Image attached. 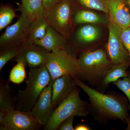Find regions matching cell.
<instances>
[{
	"label": "cell",
	"mask_w": 130,
	"mask_h": 130,
	"mask_svg": "<svg viewBox=\"0 0 130 130\" xmlns=\"http://www.w3.org/2000/svg\"><path fill=\"white\" fill-rule=\"evenodd\" d=\"M73 78L77 86L88 96L90 115L94 121L100 124H106L109 121L117 119L128 123L130 116L127 97L113 91L107 94L101 93L77 77Z\"/></svg>",
	"instance_id": "1"
},
{
	"label": "cell",
	"mask_w": 130,
	"mask_h": 130,
	"mask_svg": "<svg viewBox=\"0 0 130 130\" xmlns=\"http://www.w3.org/2000/svg\"><path fill=\"white\" fill-rule=\"evenodd\" d=\"M127 124V128H126V129H125V130H130V118Z\"/></svg>",
	"instance_id": "29"
},
{
	"label": "cell",
	"mask_w": 130,
	"mask_h": 130,
	"mask_svg": "<svg viewBox=\"0 0 130 130\" xmlns=\"http://www.w3.org/2000/svg\"><path fill=\"white\" fill-rule=\"evenodd\" d=\"M44 65L51 79L54 80L64 76L77 77L80 72V65L77 58L71 55L65 50L48 52Z\"/></svg>",
	"instance_id": "5"
},
{
	"label": "cell",
	"mask_w": 130,
	"mask_h": 130,
	"mask_svg": "<svg viewBox=\"0 0 130 130\" xmlns=\"http://www.w3.org/2000/svg\"><path fill=\"white\" fill-rule=\"evenodd\" d=\"M77 86L73 92L54 110L44 130H57L61 123L72 116L86 117L90 115L89 103L81 99L80 89Z\"/></svg>",
	"instance_id": "4"
},
{
	"label": "cell",
	"mask_w": 130,
	"mask_h": 130,
	"mask_svg": "<svg viewBox=\"0 0 130 130\" xmlns=\"http://www.w3.org/2000/svg\"><path fill=\"white\" fill-rule=\"evenodd\" d=\"M29 20L21 14L15 23L8 26L0 37V51L24 45L28 30L31 24Z\"/></svg>",
	"instance_id": "9"
},
{
	"label": "cell",
	"mask_w": 130,
	"mask_h": 130,
	"mask_svg": "<svg viewBox=\"0 0 130 130\" xmlns=\"http://www.w3.org/2000/svg\"><path fill=\"white\" fill-rule=\"evenodd\" d=\"M125 0H106L109 19L123 30L130 26V12Z\"/></svg>",
	"instance_id": "12"
},
{
	"label": "cell",
	"mask_w": 130,
	"mask_h": 130,
	"mask_svg": "<svg viewBox=\"0 0 130 130\" xmlns=\"http://www.w3.org/2000/svg\"><path fill=\"white\" fill-rule=\"evenodd\" d=\"M51 78L47 69L43 65L36 68H30L26 81L24 90L19 89L15 109L24 111H31Z\"/></svg>",
	"instance_id": "3"
},
{
	"label": "cell",
	"mask_w": 130,
	"mask_h": 130,
	"mask_svg": "<svg viewBox=\"0 0 130 130\" xmlns=\"http://www.w3.org/2000/svg\"><path fill=\"white\" fill-rule=\"evenodd\" d=\"M74 130H91L89 126L84 124H79L76 126Z\"/></svg>",
	"instance_id": "28"
},
{
	"label": "cell",
	"mask_w": 130,
	"mask_h": 130,
	"mask_svg": "<svg viewBox=\"0 0 130 130\" xmlns=\"http://www.w3.org/2000/svg\"><path fill=\"white\" fill-rule=\"evenodd\" d=\"M17 17L14 9L10 6L3 5L0 7V31L11 23L14 18Z\"/></svg>",
	"instance_id": "21"
},
{
	"label": "cell",
	"mask_w": 130,
	"mask_h": 130,
	"mask_svg": "<svg viewBox=\"0 0 130 130\" xmlns=\"http://www.w3.org/2000/svg\"><path fill=\"white\" fill-rule=\"evenodd\" d=\"M127 2H128V5H129V6L130 8V0H127Z\"/></svg>",
	"instance_id": "30"
},
{
	"label": "cell",
	"mask_w": 130,
	"mask_h": 130,
	"mask_svg": "<svg viewBox=\"0 0 130 130\" xmlns=\"http://www.w3.org/2000/svg\"><path fill=\"white\" fill-rule=\"evenodd\" d=\"M25 67L22 62H17L10 71L8 81L17 84L23 83L26 78Z\"/></svg>",
	"instance_id": "20"
},
{
	"label": "cell",
	"mask_w": 130,
	"mask_h": 130,
	"mask_svg": "<svg viewBox=\"0 0 130 130\" xmlns=\"http://www.w3.org/2000/svg\"><path fill=\"white\" fill-rule=\"evenodd\" d=\"M78 57L80 71L77 78L93 88L100 84L113 65L103 48L82 52Z\"/></svg>",
	"instance_id": "2"
},
{
	"label": "cell",
	"mask_w": 130,
	"mask_h": 130,
	"mask_svg": "<svg viewBox=\"0 0 130 130\" xmlns=\"http://www.w3.org/2000/svg\"><path fill=\"white\" fill-rule=\"evenodd\" d=\"M24 46L12 47L0 51V72L9 60L15 58L20 53Z\"/></svg>",
	"instance_id": "23"
},
{
	"label": "cell",
	"mask_w": 130,
	"mask_h": 130,
	"mask_svg": "<svg viewBox=\"0 0 130 130\" xmlns=\"http://www.w3.org/2000/svg\"><path fill=\"white\" fill-rule=\"evenodd\" d=\"M128 76L120 79L113 84L124 93L129 102L130 110V71H128Z\"/></svg>",
	"instance_id": "24"
},
{
	"label": "cell",
	"mask_w": 130,
	"mask_h": 130,
	"mask_svg": "<svg viewBox=\"0 0 130 130\" xmlns=\"http://www.w3.org/2000/svg\"><path fill=\"white\" fill-rule=\"evenodd\" d=\"M48 25L45 18L31 23L28 30L24 46L35 44L37 41L42 39L46 35Z\"/></svg>",
	"instance_id": "19"
},
{
	"label": "cell",
	"mask_w": 130,
	"mask_h": 130,
	"mask_svg": "<svg viewBox=\"0 0 130 130\" xmlns=\"http://www.w3.org/2000/svg\"><path fill=\"white\" fill-rule=\"evenodd\" d=\"M61 0H42L44 8L46 10L50 9L57 5Z\"/></svg>",
	"instance_id": "27"
},
{
	"label": "cell",
	"mask_w": 130,
	"mask_h": 130,
	"mask_svg": "<svg viewBox=\"0 0 130 130\" xmlns=\"http://www.w3.org/2000/svg\"><path fill=\"white\" fill-rule=\"evenodd\" d=\"M0 110L8 112L15 109L17 94L9 85V81L0 80Z\"/></svg>",
	"instance_id": "18"
},
{
	"label": "cell",
	"mask_w": 130,
	"mask_h": 130,
	"mask_svg": "<svg viewBox=\"0 0 130 130\" xmlns=\"http://www.w3.org/2000/svg\"><path fill=\"white\" fill-rule=\"evenodd\" d=\"M77 86L74 78L72 76H63L55 79L52 99L55 109L71 94Z\"/></svg>",
	"instance_id": "13"
},
{
	"label": "cell",
	"mask_w": 130,
	"mask_h": 130,
	"mask_svg": "<svg viewBox=\"0 0 130 130\" xmlns=\"http://www.w3.org/2000/svg\"><path fill=\"white\" fill-rule=\"evenodd\" d=\"M16 10L24 14L31 23L45 18L46 10L42 0H21Z\"/></svg>",
	"instance_id": "16"
},
{
	"label": "cell",
	"mask_w": 130,
	"mask_h": 130,
	"mask_svg": "<svg viewBox=\"0 0 130 130\" xmlns=\"http://www.w3.org/2000/svg\"><path fill=\"white\" fill-rule=\"evenodd\" d=\"M109 18L107 16L86 10L76 4L73 8L72 23L74 29L84 24H94L98 25L108 24Z\"/></svg>",
	"instance_id": "14"
},
{
	"label": "cell",
	"mask_w": 130,
	"mask_h": 130,
	"mask_svg": "<svg viewBox=\"0 0 130 130\" xmlns=\"http://www.w3.org/2000/svg\"><path fill=\"white\" fill-rule=\"evenodd\" d=\"M42 125L31 111L16 109L6 112L5 117L0 121L1 130H37Z\"/></svg>",
	"instance_id": "8"
},
{
	"label": "cell",
	"mask_w": 130,
	"mask_h": 130,
	"mask_svg": "<svg viewBox=\"0 0 130 130\" xmlns=\"http://www.w3.org/2000/svg\"><path fill=\"white\" fill-rule=\"evenodd\" d=\"M48 52L37 45H27L23 47L20 53L14 58V60L22 62L26 67L37 68L44 65Z\"/></svg>",
	"instance_id": "11"
},
{
	"label": "cell",
	"mask_w": 130,
	"mask_h": 130,
	"mask_svg": "<svg viewBox=\"0 0 130 130\" xmlns=\"http://www.w3.org/2000/svg\"><path fill=\"white\" fill-rule=\"evenodd\" d=\"M121 38L125 47L129 53V64L130 66V26L122 30Z\"/></svg>",
	"instance_id": "25"
},
{
	"label": "cell",
	"mask_w": 130,
	"mask_h": 130,
	"mask_svg": "<svg viewBox=\"0 0 130 130\" xmlns=\"http://www.w3.org/2000/svg\"><path fill=\"white\" fill-rule=\"evenodd\" d=\"M74 116H72L66 119L61 124L57 130H74L73 126V121Z\"/></svg>",
	"instance_id": "26"
},
{
	"label": "cell",
	"mask_w": 130,
	"mask_h": 130,
	"mask_svg": "<svg viewBox=\"0 0 130 130\" xmlns=\"http://www.w3.org/2000/svg\"><path fill=\"white\" fill-rule=\"evenodd\" d=\"M67 42V38L49 25L44 37L37 41L34 45L42 47L51 52L58 50H65Z\"/></svg>",
	"instance_id": "15"
},
{
	"label": "cell",
	"mask_w": 130,
	"mask_h": 130,
	"mask_svg": "<svg viewBox=\"0 0 130 130\" xmlns=\"http://www.w3.org/2000/svg\"><path fill=\"white\" fill-rule=\"evenodd\" d=\"M129 66V64L128 63L112 65L111 67L107 71L100 84L96 88V89L101 93H105V91L109 88L110 84L128 76L127 70Z\"/></svg>",
	"instance_id": "17"
},
{
	"label": "cell",
	"mask_w": 130,
	"mask_h": 130,
	"mask_svg": "<svg viewBox=\"0 0 130 130\" xmlns=\"http://www.w3.org/2000/svg\"><path fill=\"white\" fill-rule=\"evenodd\" d=\"M109 36L105 51L113 64L129 63V55L121 40L122 29L109 19Z\"/></svg>",
	"instance_id": "7"
},
{
	"label": "cell",
	"mask_w": 130,
	"mask_h": 130,
	"mask_svg": "<svg viewBox=\"0 0 130 130\" xmlns=\"http://www.w3.org/2000/svg\"><path fill=\"white\" fill-rule=\"evenodd\" d=\"M54 81V79H51L48 85L42 91L31 111L35 118L42 125H46L55 109L52 102Z\"/></svg>",
	"instance_id": "10"
},
{
	"label": "cell",
	"mask_w": 130,
	"mask_h": 130,
	"mask_svg": "<svg viewBox=\"0 0 130 130\" xmlns=\"http://www.w3.org/2000/svg\"><path fill=\"white\" fill-rule=\"evenodd\" d=\"M75 0H61L54 7L46 10L45 18L50 25L68 39L74 28L72 23Z\"/></svg>",
	"instance_id": "6"
},
{
	"label": "cell",
	"mask_w": 130,
	"mask_h": 130,
	"mask_svg": "<svg viewBox=\"0 0 130 130\" xmlns=\"http://www.w3.org/2000/svg\"><path fill=\"white\" fill-rule=\"evenodd\" d=\"M106 0H75L78 6L85 8L95 9L108 14L106 7Z\"/></svg>",
	"instance_id": "22"
}]
</instances>
